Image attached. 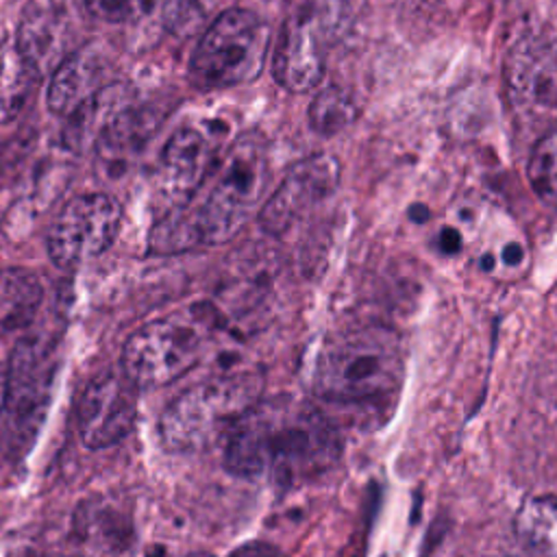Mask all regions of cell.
Masks as SVG:
<instances>
[{
	"instance_id": "cell-1",
	"label": "cell",
	"mask_w": 557,
	"mask_h": 557,
	"mask_svg": "<svg viewBox=\"0 0 557 557\" xmlns=\"http://www.w3.org/2000/svg\"><path fill=\"white\" fill-rule=\"evenodd\" d=\"M339 457V435L311 403L294 396L261 398L224 440L231 474L294 487L326 472Z\"/></svg>"
},
{
	"instance_id": "cell-2",
	"label": "cell",
	"mask_w": 557,
	"mask_h": 557,
	"mask_svg": "<svg viewBox=\"0 0 557 557\" xmlns=\"http://www.w3.org/2000/svg\"><path fill=\"white\" fill-rule=\"evenodd\" d=\"M400 337L381 324L329 337L313 363V389L333 403H363L394 392L403 381Z\"/></svg>"
},
{
	"instance_id": "cell-3",
	"label": "cell",
	"mask_w": 557,
	"mask_h": 557,
	"mask_svg": "<svg viewBox=\"0 0 557 557\" xmlns=\"http://www.w3.org/2000/svg\"><path fill=\"white\" fill-rule=\"evenodd\" d=\"M263 376L233 370L209 376L176 396L159 420V437L170 453H198L226 440L237 420L261 400Z\"/></svg>"
},
{
	"instance_id": "cell-4",
	"label": "cell",
	"mask_w": 557,
	"mask_h": 557,
	"mask_svg": "<svg viewBox=\"0 0 557 557\" xmlns=\"http://www.w3.org/2000/svg\"><path fill=\"white\" fill-rule=\"evenodd\" d=\"M268 141L257 131L242 133L213 170L209 191L185 202L200 246L228 242L252 215L268 185Z\"/></svg>"
},
{
	"instance_id": "cell-5",
	"label": "cell",
	"mask_w": 557,
	"mask_h": 557,
	"mask_svg": "<svg viewBox=\"0 0 557 557\" xmlns=\"http://www.w3.org/2000/svg\"><path fill=\"white\" fill-rule=\"evenodd\" d=\"M346 24L348 0H287L272 52L274 81L292 94L318 87Z\"/></svg>"
},
{
	"instance_id": "cell-6",
	"label": "cell",
	"mask_w": 557,
	"mask_h": 557,
	"mask_svg": "<svg viewBox=\"0 0 557 557\" xmlns=\"http://www.w3.org/2000/svg\"><path fill=\"white\" fill-rule=\"evenodd\" d=\"M270 50V30L250 9L222 11L200 35L189 59V81L200 91L226 89L259 78Z\"/></svg>"
},
{
	"instance_id": "cell-7",
	"label": "cell",
	"mask_w": 557,
	"mask_h": 557,
	"mask_svg": "<svg viewBox=\"0 0 557 557\" xmlns=\"http://www.w3.org/2000/svg\"><path fill=\"white\" fill-rule=\"evenodd\" d=\"M202 350L198 324L161 318L139 326L122 348V372L137 387H161L196 366Z\"/></svg>"
},
{
	"instance_id": "cell-8",
	"label": "cell",
	"mask_w": 557,
	"mask_h": 557,
	"mask_svg": "<svg viewBox=\"0 0 557 557\" xmlns=\"http://www.w3.org/2000/svg\"><path fill=\"white\" fill-rule=\"evenodd\" d=\"M122 222L120 202L109 194L70 198L54 215L46 246L54 265L74 270L100 257L115 239Z\"/></svg>"
},
{
	"instance_id": "cell-9",
	"label": "cell",
	"mask_w": 557,
	"mask_h": 557,
	"mask_svg": "<svg viewBox=\"0 0 557 557\" xmlns=\"http://www.w3.org/2000/svg\"><path fill=\"white\" fill-rule=\"evenodd\" d=\"M505 94L524 122L535 124L557 109V46L544 30H527L503 61Z\"/></svg>"
},
{
	"instance_id": "cell-10",
	"label": "cell",
	"mask_w": 557,
	"mask_h": 557,
	"mask_svg": "<svg viewBox=\"0 0 557 557\" xmlns=\"http://www.w3.org/2000/svg\"><path fill=\"white\" fill-rule=\"evenodd\" d=\"M137 385L122 372H107L87 383L76 405L78 435L89 448H107L124 440L137 416Z\"/></svg>"
},
{
	"instance_id": "cell-11",
	"label": "cell",
	"mask_w": 557,
	"mask_h": 557,
	"mask_svg": "<svg viewBox=\"0 0 557 557\" xmlns=\"http://www.w3.org/2000/svg\"><path fill=\"white\" fill-rule=\"evenodd\" d=\"M339 181V165L331 154H311L285 172L278 187L263 202L259 224L270 235L287 231L305 211L331 196Z\"/></svg>"
},
{
	"instance_id": "cell-12",
	"label": "cell",
	"mask_w": 557,
	"mask_h": 557,
	"mask_svg": "<svg viewBox=\"0 0 557 557\" xmlns=\"http://www.w3.org/2000/svg\"><path fill=\"white\" fill-rule=\"evenodd\" d=\"M218 161V146L209 133L196 126L174 131L159 159V187L172 207L189 202Z\"/></svg>"
},
{
	"instance_id": "cell-13",
	"label": "cell",
	"mask_w": 557,
	"mask_h": 557,
	"mask_svg": "<svg viewBox=\"0 0 557 557\" xmlns=\"http://www.w3.org/2000/svg\"><path fill=\"white\" fill-rule=\"evenodd\" d=\"M70 17L63 0H28L24 7L15 39L26 57L35 78L52 74V70L67 54Z\"/></svg>"
},
{
	"instance_id": "cell-14",
	"label": "cell",
	"mask_w": 557,
	"mask_h": 557,
	"mask_svg": "<svg viewBox=\"0 0 557 557\" xmlns=\"http://www.w3.org/2000/svg\"><path fill=\"white\" fill-rule=\"evenodd\" d=\"M104 78L107 59L96 44L67 52L50 74L48 109L59 117L74 115L107 89Z\"/></svg>"
},
{
	"instance_id": "cell-15",
	"label": "cell",
	"mask_w": 557,
	"mask_h": 557,
	"mask_svg": "<svg viewBox=\"0 0 557 557\" xmlns=\"http://www.w3.org/2000/svg\"><path fill=\"white\" fill-rule=\"evenodd\" d=\"M44 285L39 276L24 268L0 270V335L26 329L39 313Z\"/></svg>"
},
{
	"instance_id": "cell-16",
	"label": "cell",
	"mask_w": 557,
	"mask_h": 557,
	"mask_svg": "<svg viewBox=\"0 0 557 557\" xmlns=\"http://www.w3.org/2000/svg\"><path fill=\"white\" fill-rule=\"evenodd\" d=\"M157 124L159 122L150 111L122 107L100 131L96 150L109 165L128 161V157L133 159L150 141Z\"/></svg>"
},
{
	"instance_id": "cell-17",
	"label": "cell",
	"mask_w": 557,
	"mask_h": 557,
	"mask_svg": "<svg viewBox=\"0 0 557 557\" xmlns=\"http://www.w3.org/2000/svg\"><path fill=\"white\" fill-rule=\"evenodd\" d=\"M33 78L15 35L0 37V124L11 122L22 111Z\"/></svg>"
},
{
	"instance_id": "cell-18",
	"label": "cell",
	"mask_w": 557,
	"mask_h": 557,
	"mask_svg": "<svg viewBox=\"0 0 557 557\" xmlns=\"http://www.w3.org/2000/svg\"><path fill=\"white\" fill-rule=\"evenodd\" d=\"M516 529L537 557H557V496L527 500L518 511Z\"/></svg>"
},
{
	"instance_id": "cell-19",
	"label": "cell",
	"mask_w": 557,
	"mask_h": 557,
	"mask_svg": "<svg viewBox=\"0 0 557 557\" xmlns=\"http://www.w3.org/2000/svg\"><path fill=\"white\" fill-rule=\"evenodd\" d=\"M527 181L537 200L557 211V126L544 131L527 161Z\"/></svg>"
},
{
	"instance_id": "cell-20",
	"label": "cell",
	"mask_w": 557,
	"mask_h": 557,
	"mask_svg": "<svg viewBox=\"0 0 557 557\" xmlns=\"http://www.w3.org/2000/svg\"><path fill=\"white\" fill-rule=\"evenodd\" d=\"M357 117V100L339 85H329L315 94L309 107V124L318 135H335Z\"/></svg>"
},
{
	"instance_id": "cell-21",
	"label": "cell",
	"mask_w": 557,
	"mask_h": 557,
	"mask_svg": "<svg viewBox=\"0 0 557 557\" xmlns=\"http://www.w3.org/2000/svg\"><path fill=\"white\" fill-rule=\"evenodd\" d=\"M157 0H83L87 13L109 24H131L146 17Z\"/></svg>"
},
{
	"instance_id": "cell-22",
	"label": "cell",
	"mask_w": 557,
	"mask_h": 557,
	"mask_svg": "<svg viewBox=\"0 0 557 557\" xmlns=\"http://www.w3.org/2000/svg\"><path fill=\"white\" fill-rule=\"evenodd\" d=\"M228 557H285L274 544L268 542H248L239 548H235Z\"/></svg>"
},
{
	"instance_id": "cell-23",
	"label": "cell",
	"mask_w": 557,
	"mask_h": 557,
	"mask_svg": "<svg viewBox=\"0 0 557 557\" xmlns=\"http://www.w3.org/2000/svg\"><path fill=\"white\" fill-rule=\"evenodd\" d=\"M500 259H503L505 265L516 268V265H520L522 259H524V248H522L518 242H509V244H505V248H503V252H500Z\"/></svg>"
},
{
	"instance_id": "cell-24",
	"label": "cell",
	"mask_w": 557,
	"mask_h": 557,
	"mask_svg": "<svg viewBox=\"0 0 557 557\" xmlns=\"http://www.w3.org/2000/svg\"><path fill=\"white\" fill-rule=\"evenodd\" d=\"M440 248L444 252H457L461 248V237L457 231L453 228H442V235H440Z\"/></svg>"
},
{
	"instance_id": "cell-25",
	"label": "cell",
	"mask_w": 557,
	"mask_h": 557,
	"mask_svg": "<svg viewBox=\"0 0 557 557\" xmlns=\"http://www.w3.org/2000/svg\"><path fill=\"white\" fill-rule=\"evenodd\" d=\"M7 396H9V366L0 361V411L4 409Z\"/></svg>"
},
{
	"instance_id": "cell-26",
	"label": "cell",
	"mask_w": 557,
	"mask_h": 557,
	"mask_svg": "<svg viewBox=\"0 0 557 557\" xmlns=\"http://www.w3.org/2000/svg\"><path fill=\"white\" fill-rule=\"evenodd\" d=\"M187 557H215V555H211V553H191Z\"/></svg>"
},
{
	"instance_id": "cell-27",
	"label": "cell",
	"mask_w": 557,
	"mask_h": 557,
	"mask_svg": "<svg viewBox=\"0 0 557 557\" xmlns=\"http://www.w3.org/2000/svg\"><path fill=\"white\" fill-rule=\"evenodd\" d=\"M189 2H191V4H196V7H200V9H202L205 4H209V0H189Z\"/></svg>"
},
{
	"instance_id": "cell-28",
	"label": "cell",
	"mask_w": 557,
	"mask_h": 557,
	"mask_svg": "<svg viewBox=\"0 0 557 557\" xmlns=\"http://www.w3.org/2000/svg\"><path fill=\"white\" fill-rule=\"evenodd\" d=\"M48 557H83V555H48Z\"/></svg>"
}]
</instances>
